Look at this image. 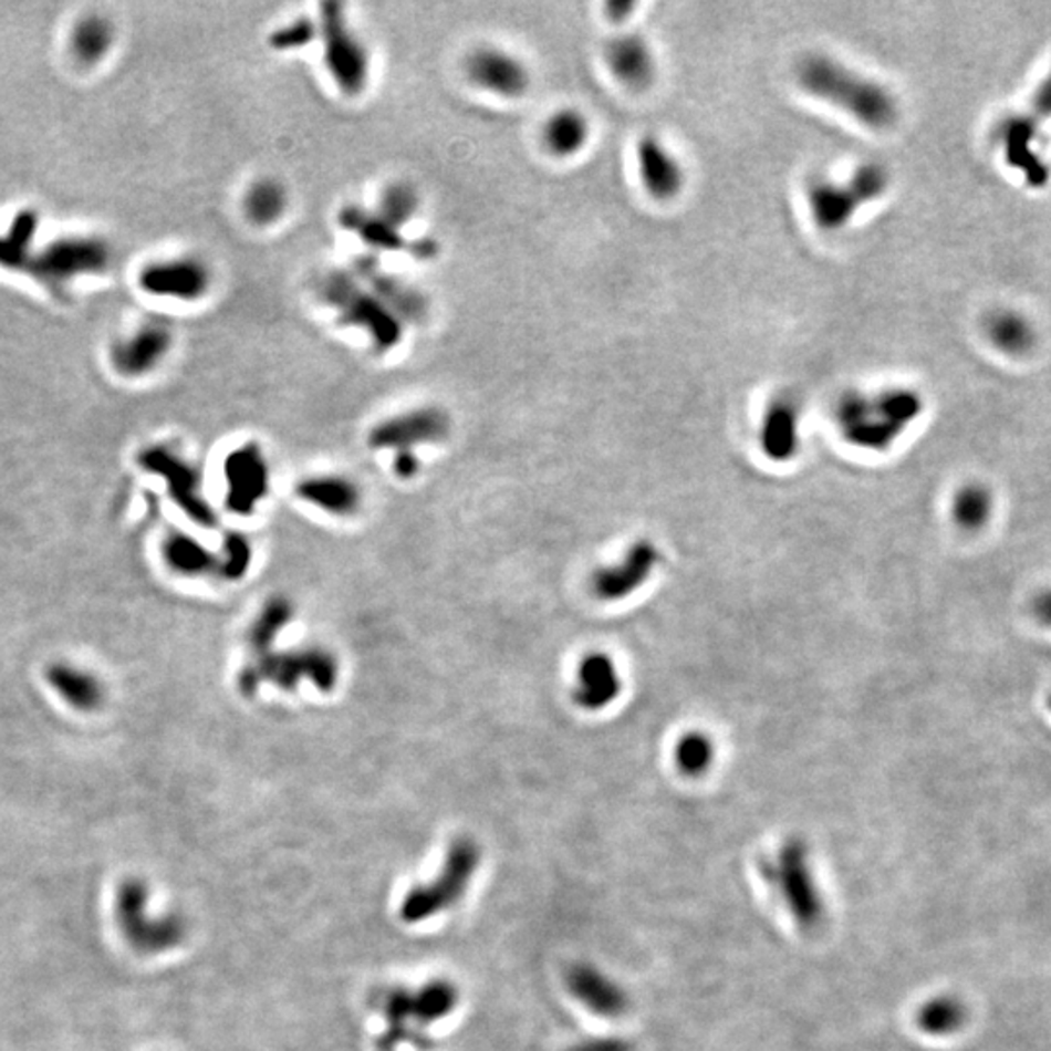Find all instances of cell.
<instances>
[{
    "label": "cell",
    "mask_w": 1051,
    "mask_h": 1051,
    "mask_svg": "<svg viewBox=\"0 0 1051 1051\" xmlns=\"http://www.w3.org/2000/svg\"><path fill=\"white\" fill-rule=\"evenodd\" d=\"M797 82L810 96L840 107L868 129L888 131L898 122V100L884 84L824 53L801 59Z\"/></svg>",
    "instance_id": "6da1fadb"
},
{
    "label": "cell",
    "mask_w": 1051,
    "mask_h": 1051,
    "mask_svg": "<svg viewBox=\"0 0 1051 1051\" xmlns=\"http://www.w3.org/2000/svg\"><path fill=\"white\" fill-rule=\"evenodd\" d=\"M923 396L914 388L850 392L835 405V425L847 445L886 452L922 417Z\"/></svg>",
    "instance_id": "7a4b0ae2"
},
{
    "label": "cell",
    "mask_w": 1051,
    "mask_h": 1051,
    "mask_svg": "<svg viewBox=\"0 0 1051 1051\" xmlns=\"http://www.w3.org/2000/svg\"><path fill=\"white\" fill-rule=\"evenodd\" d=\"M320 294L337 314L341 324L366 333L376 351L388 353L404 340V322L374 292L368 291L355 273H327L320 287Z\"/></svg>",
    "instance_id": "3957f363"
},
{
    "label": "cell",
    "mask_w": 1051,
    "mask_h": 1051,
    "mask_svg": "<svg viewBox=\"0 0 1051 1051\" xmlns=\"http://www.w3.org/2000/svg\"><path fill=\"white\" fill-rule=\"evenodd\" d=\"M758 868L761 878L776 889L799 929L814 933L824 925V902L812 874L809 847L802 837H789L771 857L760 859Z\"/></svg>",
    "instance_id": "277c9868"
},
{
    "label": "cell",
    "mask_w": 1051,
    "mask_h": 1051,
    "mask_svg": "<svg viewBox=\"0 0 1051 1051\" xmlns=\"http://www.w3.org/2000/svg\"><path fill=\"white\" fill-rule=\"evenodd\" d=\"M889 174L878 163L861 164L847 181L814 179L807 187L810 215L818 228L837 232L855 219L868 202L888 194Z\"/></svg>",
    "instance_id": "5b68a950"
},
{
    "label": "cell",
    "mask_w": 1051,
    "mask_h": 1051,
    "mask_svg": "<svg viewBox=\"0 0 1051 1051\" xmlns=\"http://www.w3.org/2000/svg\"><path fill=\"white\" fill-rule=\"evenodd\" d=\"M337 676L340 666L332 653L320 647L299 648L259 656L258 663L243 668L240 674V689L243 696H256L259 686L269 681L279 689L291 691L299 688L302 679H312L315 688L332 691Z\"/></svg>",
    "instance_id": "8992f818"
},
{
    "label": "cell",
    "mask_w": 1051,
    "mask_h": 1051,
    "mask_svg": "<svg viewBox=\"0 0 1051 1051\" xmlns=\"http://www.w3.org/2000/svg\"><path fill=\"white\" fill-rule=\"evenodd\" d=\"M318 30L324 45L325 69L335 86L345 96H361L371 79V58L363 40L348 24L343 4H322Z\"/></svg>",
    "instance_id": "52a82bcc"
},
{
    "label": "cell",
    "mask_w": 1051,
    "mask_h": 1051,
    "mask_svg": "<svg viewBox=\"0 0 1051 1051\" xmlns=\"http://www.w3.org/2000/svg\"><path fill=\"white\" fill-rule=\"evenodd\" d=\"M115 917L123 938L141 955H160L176 948L186 937V925L176 915H148V888L138 878L119 884Z\"/></svg>",
    "instance_id": "ba28073f"
},
{
    "label": "cell",
    "mask_w": 1051,
    "mask_h": 1051,
    "mask_svg": "<svg viewBox=\"0 0 1051 1051\" xmlns=\"http://www.w3.org/2000/svg\"><path fill=\"white\" fill-rule=\"evenodd\" d=\"M479 865V851L476 843L458 840L448 850L445 865L435 881L415 888L407 894L399 909L402 919L407 923L427 922L433 915L454 906L456 899L466 892L471 876Z\"/></svg>",
    "instance_id": "9c48e42d"
},
{
    "label": "cell",
    "mask_w": 1051,
    "mask_h": 1051,
    "mask_svg": "<svg viewBox=\"0 0 1051 1051\" xmlns=\"http://www.w3.org/2000/svg\"><path fill=\"white\" fill-rule=\"evenodd\" d=\"M458 1001V993L452 984L445 979L430 981L427 986L419 989L417 993L397 989L386 997V1019H388V1030L382 1036L381 1048L384 1051H392L402 1040L412 1038V1024H429L435 1020L445 1019L450 1014Z\"/></svg>",
    "instance_id": "30bf717a"
},
{
    "label": "cell",
    "mask_w": 1051,
    "mask_h": 1051,
    "mask_svg": "<svg viewBox=\"0 0 1051 1051\" xmlns=\"http://www.w3.org/2000/svg\"><path fill=\"white\" fill-rule=\"evenodd\" d=\"M112 263V250L97 238H65L32 256L25 271L51 289H61L74 277L102 273Z\"/></svg>",
    "instance_id": "8fae6325"
},
{
    "label": "cell",
    "mask_w": 1051,
    "mask_h": 1051,
    "mask_svg": "<svg viewBox=\"0 0 1051 1051\" xmlns=\"http://www.w3.org/2000/svg\"><path fill=\"white\" fill-rule=\"evenodd\" d=\"M138 464L168 483L171 499L194 522L215 526V510L201 493V476L189 461L164 446H150L141 452Z\"/></svg>",
    "instance_id": "7c38bea8"
},
{
    "label": "cell",
    "mask_w": 1051,
    "mask_h": 1051,
    "mask_svg": "<svg viewBox=\"0 0 1051 1051\" xmlns=\"http://www.w3.org/2000/svg\"><path fill=\"white\" fill-rule=\"evenodd\" d=\"M450 433V419L438 407H420L378 423L368 437L374 450L412 452L415 446L435 445Z\"/></svg>",
    "instance_id": "4fadbf2b"
},
{
    "label": "cell",
    "mask_w": 1051,
    "mask_h": 1051,
    "mask_svg": "<svg viewBox=\"0 0 1051 1051\" xmlns=\"http://www.w3.org/2000/svg\"><path fill=\"white\" fill-rule=\"evenodd\" d=\"M466 73L474 86L502 100H520L532 84L522 59L504 49L479 48L466 61Z\"/></svg>",
    "instance_id": "5bb4252c"
},
{
    "label": "cell",
    "mask_w": 1051,
    "mask_h": 1051,
    "mask_svg": "<svg viewBox=\"0 0 1051 1051\" xmlns=\"http://www.w3.org/2000/svg\"><path fill=\"white\" fill-rule=\"evenodd\" d=\"M225 478L228 510L248 517L269 491V466L261 448L248 443L228 454Z\"/></svg>",
    "instance_id": "9a60e30c"
},
{
    "label": "cell",
    "mask_w": 1051,
    "mask_h": 1051,
    "mask_svg": "<svg viewBox=\"0 0 1051 1051\" xmlns=\"http://www.w3.org/2000/svg\"><path fill=\"white\" fill-rule=\"evenodd\" d=\"M212 273L197 258H176L156 261L141 273V287L154 296L195 302L209 292Z\"/></svg>",
    "instance_id": "2e32d148"
},
{
    "label": "cell",
    "mask_w": 1051,
    "mask_h": 1051,
    "mask_svg": "<svg viewBox=\"0 0 1051 1051\" xmlns=\"http://www.w3.org/2000/svg\"><path fill=\"white\" fill-rule=\"evenodd\" d=\"M658 561H660V553L648 540L633 543L620 563L604 566L594 573L592 576L594 596L604 602L629 599L631 594H635L647 584L651 574L655 573Z\"/></svg>",
    "instance_id": "e0dca14e"
},
{
    "label": "cell",
    "mask_w": 1051,
    "mask_h": 1051,
    "mask_svg": "<svg viewBox=\"0 0 1051 1051\" xmlns=\"http://www.w3.org/2000/svg\"><path fill=\"white\" fill-rule=\"evenodd\" d=\"M361 283L374 292L394 314L407 324V322H420L427 314V300L415 287L404 281L402 277L394 275L384 271L381 261L376 258L355 259V271H353Z\"/></svg>",
    "instance_id": "ac0fdd59"
},
{
    "label": "cell",
    "mask_w": 1051,
    "mask_h": 1051,
    "mask_svg": "<svg viewBox=\"0 0 1051 1051\" xmlns=\"http://www.w3.org/2000/svg\"><path fill=\"white\" fill-rule=\"evenodd\" d=\"M566 987L576 1001L604 1019H620L629 1009V995L591 964H574Z\"/></svg>",
    "instance_id": "d6986e66"
},
{
    "label": "cell",
    "mask_w": 1051,
    "mask_h": 1051,
    "mask_svg": "<svg viewBox=\"0 0 1051 1051\" xmlns=\"http://www.w3.org/2000/svg\"><path fill=\"white\" fill-rule=\"evenodd\" d=\"M606 65L623 86L647 90L656 81L655 51L639 33H623L606 43Z\"/></svg>",
    "instance_id": "ffe728a7"
},
{
    "label": "cell",
    "mask_w": 1051,
    "mask_h": 1051,
    "mask_svg": "<svg viewBox=\"0 0 1051 1051\" xmlns=\"http://www.w3.org/2000/svg\"><path fill=\"white\" fill-rule=\"evenodd\" d=\"M637 164L643 186L658 201H672L684 189V168L678 158L655 135H645L637 143Z\"/></svg>",
    "instance_id": "44dd1931"
},
{
    "label": "cell",
    "mask_w": 1051,
    "mask_h": 1051,
    "mask_svg": "<svg viewBox=\"0 0 1051 1051\" xmlns=\"http://www.w3.org/2000/svg\"><path fill=\"white\" fill-rule=\"evenodd\" d=\"M1036 122L1024 115H1012L1001 123L999 141L1003 145L1005 158L1014 170L1022 171L1028 184L1042 187L1050 179V168L1036 148Z\"/></svg>",
    "instance_id": "7402d4cb"
},
{
    "label": "cell",
    "mask_w": 1051,
    "mask_h": 1051,
    "mask_svg": "<svg viewBox=\"0 0 1051 1051\" xmlns=\"http://www.w3.org/2000/svg\"><path fill=\"white\" fill-rule=\"evenodd\" d=\"M801 445V409L789 397H777L763 413L760 446L769 460L789 461Z\"/></svg>",
    "instance_id": "603a6c76"
},
{
    "label": "cell",
    "mask_w": 1051,
    "mask_h": 1051,
    "mask_svg": "<svg viewBox=\"0 0 1051 1051\" xmlns=\"http://www.w3.org/2000/svg\"><path fill=\"white\" fill-rule=\"evenodd\" d=\"M170 348L171 333L164 325H145L115 345L112 361L123 376H143L163 363Z\"/></svg>",
    "instance_id": "cb8c5ba5"
},
{
    "label": "cell",
    "mask_w": 1051,
    "mask_h": 1051,
    "mask_svg": "<svg viewBox=\"0 0 1051 1051\" xmlns=\"http://www.w3.org/2000/svg\"><path fill=\"white\" fill-rule=\"evenodd\" d=\"M622 694V678L612 656L591 653L579 666L574 704L586 711H600Z\"/></svg>",
    "instance_id": "d4e9b609"
},
{
    "label": "cell",
    "mask_w": 1051,
    "mask_h": 1051,
    "mask_svg": "<svg viewBox=\"0 0 1051 1051\" xmlns=\"http://www.w3.org/2000/svg\"><path fill=\"white\" fill-rule=\"evenodd\" d=\"M984 332L989 343L1005 356H1027L1036 347V327L1028 315L1011 308H999L987 315Z\"/></svg>",
    "instance_id": "484cf974"
},
{
    "label": "cell",
    "mask_w": 1051,
    "mask_h": 1051,
    "mask_svg": "<svg viewBox=\"0 0 1051 1051\" xmlns=\"http://www.w3.org/2000/svg\"><path fill=\"white\" fill-rule=\"evenodd\" d=\"M341 227L353 232L374 251H412V243L405 242L402 230L392 227L374 209H364L358 205H347L340 210Z\"/></svg>",
    "instance_id": "4316f807"
},
{
    "label": "cell",
    "mask_w": 1051,
    "mask_h": 1051,
    "mask_svg": "<svg viewBox=\"0 0 1051 1051\" xmlns=\"http://www.w3.org/2000/svg\"><path fill=\"white\" fill-rule=\"evenodd\" d=\"M302 501L330 512L333 517H351L361 507V489L347 478L318 476L300 481L296 487Z\"/></svg>",
    "instance_id": "83f0119b"
},
{
    "label": "cell",
    "mask_w": 1051,
    "mask_h": 1051,
    "mask_svg": "<svg viewBox=\"0 0 1051 1051\" xmlns=\"http://www.w3.org/2000/svg\"><path fill=\"white\" fill-rule=\"evenodd\" d=\"M591 123L576 107H563L543 123L542 141L558 158H571L589 145Z\"/></svg>",
    "instance_id": "f1b7e54d"
},
{
    "label": "cell",
    "mask_w": 1051,
    "mask_h": 1051,
    "mask_svg": "<svg viewBox=\"0 0 1051 1051\" xmlns=\"http://www.w3.org/2000/svg\"><path fill=\"white\" fill-rule=\"evenodd\" d=\"M246 219L259 228L273 227L291 207L287 187L275 178H259L248 187L242 201Z\"/></svg>",
    "instance_id": "f546056e"
},
{
    "label": "cell",
    "mask_w": 1051,
    "mask_h": 1051,
    "mask_svg": "<svg viewBox=\"0 0 1051 1051\" xmlns=\"http://www.w3.org/2000/svg\"><path fill=\"white\" fill-rule=\"evenodd\" d=\"M48 679L51 688L79 711H94L104 701L100 679L71 664H53L48 670Z\"/></svg>",
    "instance_id": "4dcf8cb0"
},
{
    "label": "cell",
    "mask_w": 1051,
    "mask_h": 1051,
    "mask_svg": "<svg viewBox=\"0 0 1051 1051\" xmlns=\"http://www.w3.org/2000/svg\"><path fill=\"white\" fill-rule=\"evenodd\" d=\"M164 559L179 574L201 576L219 573L220 559L215 558L205 545L191 535L174 532L164 542Z\"/></svg>",
    "instance_id": "1f68e13d"
},
{
    "label": "cell",
    "mask_w": 1051,
    "mask_h": 1051,
    "mask_svg": "<svg viewBox=\"0 0 1051 1051\" xmlns=\"http://www.w3.org/2000/svg\"><path fill=\"white\" fill-rule=\"evenodd\" d=\"M915 1022L925 1034H955L966 1022V1007L955 995H938L919 1007Z\"/></svg>",
    "instance_id": "d6a6232c"
},
{
    "label": "cell",
    "mask_w": 1051,
    "mask_h": 1051,
    "mask_svg": "<svg viewBox=\"0 0 1051 1051\" xmlns=\"http://www.w3.org/2000/svg\"><path fill=\"white\" fill-rule=\"evenodd\" d=\"M993 495L984 483L960 487L953 501V518L964 532H979L993 514Z\"/></svg>",
    "instance_id": "836d02e7"
},
{
    "label": "cell",
    "mask_w": 1051,
    "mask_h": 1051,
    "mask_svg": "<svg viewBox=\"0 0 1051 1051\" xmlns=\"http://www.w3.org/2000/svg\"><path fill=\"white\" fill-rule=\"evenodd\" d=\"M292 604L287 599L269 600L248 631V643L256 655H268L275 643L277 635L291 623Z\"/></svg>",
    "instance_id": "e575fe53"
},
{
    "label": "cell",
    "mask_w": 1051,
    "mask_h": 1051,
    "mask_svg": "<svg viewBox=\"0 0 1051 1051\" xmlns=\"http://www.w3.org/2000/svg\"><path fill=\"white\" fill-rule=\"evenodd\" d=\"M38 230V215L32 210L20 212L9 232L0 236V266L2 268L25 269L32 258L33 236Z\"/></svg>",
    "instance_id": "d590c367"
},
{
    "label": "cell",
    "mask_w": 1051,
    "mask_h": 1051,
    "mask_svg": "<svg viewBox=\"0 0 1051 1051\" xmlns=\"http://www.w3.org/2000/svg\"><path fill=\"white\" fill-rule=\"evenodd\" d=\"M420 209L419 191L407 181H392L382 189L376 212L397 230L407 227Z\"/></svg>",
    "instance_id": "8d00e7d4"
},
{
    "label": "cell",
    "mask_w": 1051,
    "mask_h": 1051,
    "mask_svg": "<svg viewBox=\"0 0 1051 1051\" xmlns=\"http://www.w3.org/2000/svg\"><path fill=\"white\" fill-rule=\"evenodd\" d=\"M114 43V28L104 18H86L74 28L71 48L81 63H96Z\"/></svg>",
    "instance_id": "74e56055"
},
{
    "label": "cell",
    "mask_w": 1051,
    "mask_h": 1051,
    "mask_svg": "<svg viewBox=\"0 0 1051 1051\" xmlns=\"http://www.w3.org/2000/svg\"><path fill=\"white\" fill-rule=\"evenodd\" d=\"M674 760L681 776L691 777V779L705 776L715 760V746L711 738L699 730H691L688 735L681 736L674 750Z\"/></svg>",
    "instance_id": "f35d334b"
},
{
    "label": "cell",
    "mask_w": 1051,
    "mask_h": 1051,
    "mask_svg": "<svg viewBox=\"0 0 1051 1051\" xmlns=\"http://www.w3.org/2000/svg\"><path fill=\"white\" fill-rule=\"evenodd\" d=\"M315 38H320L318 24L310 18H299L287 25L277 28L275 32L269 35V43L277 51H296L310 45Z\"/></svg>",
    "instance_id": "ab89813d"
},
{
    "label": "cell",
    "mask_w": 1051,
    "mask_h": 1051,
    "mask_svg": "<svg viewBox=\"0 0 1051 1051\" xmlns=\"http://www.w3.org/2000/svg\"><path fill=\"white\" fill-rule=\"evenodd\" d=\"M251 563V545L242 534L227 535L225 558L220 559L219 574L227 581H238L248 573Z\"/></svg>",
    "instance_id": "60d3db41"
},
{
    "label": "cell",
    "mask_w": 1051,
    "mask_h": 1051,
    "mask_svg": "<svg viewBox=\"0 0 1051 1051\" xmlns=\"http://www.w3.org/2000/svg\"><path fill=\"white\" fill-rule=\"evenodd\" d=\"M571 1051H635V1045L627 1038L607 1036V1038H592L576 1043Z\"/></svg>",
    "instance_id": "b9f144b4"
},
{
    "label": "cell",
    "mask_w": 1051,
    "mask_h": 1051,
    "mask_svg": "<svg viewBox=\"0 0 1051 1051\" xmlns=\"http://www.w3.org/2000/svg\"><path fill=\"white\" fill-rule=\"evenodd\" d=\"M1032 114L1038 119H1051V69L1038 84L1032 96Z\"/></svg>",
    "instance_id": "7bdbcfd3"
},
{
    "label": "cell",
    "mask_w": 1051,
    "mask_h": 1051,
    "mask_svg": "<svg viewBox=\"0 0 1051 1051\" xmlns=\"http://www.w3.org/2000/svg\"><path fill=\"white\" fill-rule=\"evenodd\" d=\"M1032 614L1040 625L1051 629V586L1032 600Z\"/></svg>",
    "instance_id": "ee69618b"
},
{
    "label": "cell",
    "mask_w": 1051,
    "mask_h": 1051,
    "mask_svg": "<svg viewBox=\"0 0 1051 1051\" xmlns=\"http://www.w3.org/2000/svg\"><path fill=\"white\" fill-rule=\"evenodd\" d=\"M394 468H396V474L399 478L409 479L419 471V460H417V456L413 452H397Z\"/></svg>",
    "instance_id": "f6af8a7d"
},
{
    "label": "cell",
    "mask_w": 1051,
    "mask_h": 1051,
    "mask_svg": "<svg viewBox=\"0 0 1051 1051\" xmlns=\"http://www.w3.org/2000/svg\"><path fill=\"white\" fill-rule=\"evenodd\" d=\"M635 9V2H623V0H612L606 4V14L612 22H623L629 18Z\"/></svg>",
    "instance_id": "bcb514c9"
},
{
    "label": "cell",
    "mask_w": 1051,
    "mask_h": 1051,
    "mask_svg": "<svg viewBox=\"0 0 1051 1051\" xmlns=\"http://www.w3.org/2000/svg\"><path fill=\"white\" fill-rule=\"evenodd\" d=\"M1048 705H1050V709H1051V696H1050V699H1048Z\"/></svg>",
    "instance_id": "7dc6e473"
}]
</instances>
